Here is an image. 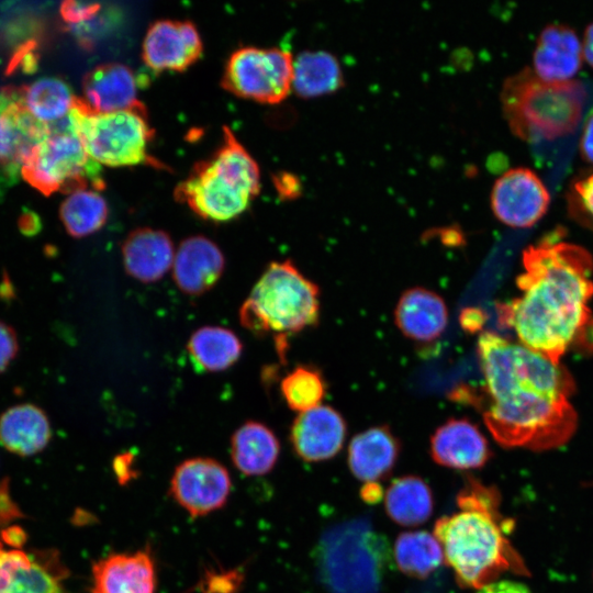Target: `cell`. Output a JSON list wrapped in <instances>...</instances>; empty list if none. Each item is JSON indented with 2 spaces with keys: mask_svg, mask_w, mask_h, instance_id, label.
Listing matches in <instances>:
<instances>
[{
  "mask_svg": "<svg viewBox=\"0 0 593 593\" xmlns=\"http://www.w3.org/2000/svg\"><path fill=\"white\" fill-rule=\"evenodd\" d=\"M477 353L488 395L482 416L497 444L544 451L572 437L574 382L560 362L492 332L479 336Z\"/></svg>",
  "mask_w": 593,
  "mask_h": 593,
  "instance_id": "cell-1",
  "label": "cell"
},
{
  "mask_svg": "<svg viewBox=\"0 0 593 593\" xmlns=\"http://www.w3.org/2000/svg\"><path fill=\"white\" fill-rule=\"evenodd\" d=\"M523 268L516 279L522 295L497 305L500 323L514 329L519 344L559 363L590 320L592 255L545 238L524 250Z\"/></svg>",
  "mask_w": 593,
  "mask_h": 593,
  "instance_id": "cell-2",
  "label": "cell"
},
{
  "mask_svg": "<svg viewBox=\"0 0 593 593\" xmlns=\"http://www.w3.org/2000/svg\"><path fill=\"white\" fill-rule=\"evenodd\" d=\"M500 494L468 477L456 497L458 512L435 522L434 536L459 586L479 590L504 572L529 575V571L507 538L512 521L500 512Z\"/></svg>",
  "mask_w": 593,
  "mask_h": 593,
  "instance_id": "cell-3",
  "label": "cell"
},
{
  "mask_svg": "<svg viewBox=\"0 0 593 593\" xmlns=\"http://www.w3.org/2000/svg\"><path fill=\"white\" fill-rule=\"evenodd\" d=\"M259 189L260 172L256 160L225 126L220 148L210 159L193 167L177 186L175 197L200 217L225 222L240 215Z\"/></svg>",
  "mask_w": 593,
  "mask_h": 593,
  "instance_id": "cell-4",
  "label": "cell"
},
{
  "mask_svg": "<svg viewBox=\"0 0 593 593\" xmlns=\"http://www.w3.org/2000/svg\"><path fill=\"white\" fill-rule=\"evenodd\" d=\"M314 557L329 593H378L393 560L388 539L365 519L329 528L316 545Z\"/></svg>",
  "mask_w": 593,
  "mask_h": 593,
  "instance_id": "cell-5",
  "label": "cell"
},
{
  "mask_svg": "<svg viewBox=\"0 0 593 593\" xmlns=\"http://www.w3.org/2000/svg\"><path fill=\"white\" fill-rule=\"evenodd\" d=\"M320 289L290 260L273 261L242 304L239 321L259 336L277 340L318 323Z\"/></svg>",
  "mask_w": 593,
  "mask_h": 593,
  "instance_id": "cell-6",
  "label": "cell"
},
{
  "mask_svg": "<svg viewBox=\"0 0 593 593\" xmlns=\"http://www.w3.org/2000/svg\"><path fill=\"white\" fill-rule=\"evenodd\" d=\"M584 96L578 81H546L524 69L506 79L501 100L512 131L521 138L537 141L570 133L581 118Z\"/></svg>",
  "mask_w": 593,
  "mask_h": 593,
  "instance_id": "cell-7",
  "label": "cell"
},
{
  "mask_svg": "<svg viewBox=\"0 0 593 593\" xmlns=\"http://www.w3.org/2000/svg\"><path fill=\"white\" fill-rule=\"evenodd\" d=\"M68 118L85 150L99 165L126 167L149 159L147 147L153 130L146 120L145 107L96 112L76 97Z\"/></svg>",
  "mask_w": 593,
  "mask_h": 593,
  "instance_id": "cell-8",
  "label": "cell"
},
{
  "mask_svg": "<svg viewBox=\"0 0 593 593\" xmlns=\"http://www.w3.org/2000/svg\"><path fill=\"white\" fill-rule=\"evenodd\" d=\"M22 177L42 193L101 190V165L89 157L71 128L69 118L51 125L49 133L31 150L21 169Z\"/></svg>",
  "mask_w": 593,
  "mask_h": 593,
  "instance_id": "cell-9",
  "label": "cell"
},
{
  "mask_svg": "<svg viewBox=\"0 0 593 593\" xmlns=\"http://www.w3.org/2000/svg\"><path fill=\"white\" fill-rule=\"evenodd\" d=\"M292 78L293 57L288 51L249 46L230 56L222 86L239 98L275 104L289 94Z\"/></svg>",
  "mask_w": 593,
  "mask_h": 593,
  "instance_id": "cell-10",
  "label": "cell"
},
{
  "mask_svg": "<svg viewBox=\"0 0 593 593\" xmlns=\"http://www.w3.org/2000/svg\"><path fill=\"white\" fill-rule=\"evenodd\" d=\"M232 479L227 469L212 458L182 461L170 480L174 501L191 517L209 515L222 508L231 494Z\"/></svg>",
  "mask_w": 593,
  "mask_h": 593,
  "instance_id": "cell-11",
  "label": "cell"
},
{
  "mask_svg": "<svg viewBox=\"0 0 593 593\" xmlns=\"http://www.w3.org/2000/svg\"><path fill=\"white\" fill-rule=\"evenodd\" d=\"M550 195L528 168H512L500 176L491 191V208L499 221L511 227H529L546 213Z\"/></svg>",
  "mask_w": 593,
  "mask_h": 593,
  "instance_id": "cell-12",
  "label": "cell"
},
{
  "mask_svg": "<svg viewBox=\"0 0 593 593\" xmlns=\"http://www.w3.org/2000/svg\"><path fill=\"white\" fill-rule=\"evenodd\" d=\"M51 131L19 101L15 90L0 93V182L11 183L21 174L33 147Z\"/></svg>",
  "mask_w": 593,
  "mask_h": 593,
  "instance_id": "cell-13",
  "label": "cell"
},
{
  "mask_svg": "<svg viewBox=\"0 0 593 593\" xmlns=\"http://www.w3.org/2000/svg\"><path fill=\"white\" fill-rule=\"evenodd\" d=\"M68 573L56 551L29 555L0 541V593H66Z\"/></svg>",
  "mask_w": 593,
  "mask_h": 593,
  "instance_id": "cell-14",
  "label": "cell"
},
{
  "mask_svg": "<svg viewBox=\"0 0 593 593\" xmlns=\"http://www.w3.org/2000/svg\"><path fill=\"white\" fill-rule=\"evenodd\" d=\"M201 36L190 21L159 20L147 30L142 57L155 72L183 71L202 55Z\"/></svg>",
  "mask_w": 593,
  "mask_h": 593,
  "instance_id": "cell-15",
  "label": "cell"
},
{
  "mask_svg": "<svg viewBox=\"0 0 593 593\" xmlns=\"http://www.w3.org/2000/svg\"><path fill=\"white\" fill-rule=\"evenodd\" d=\"M347 426L332 406L318 405L299 413L290 427V443L295 455L306 462L335 457L344 446Z\"/></svg>",
  "mask_w": 593,
  "mask_h": 593,
  "instance_id": "cell-16",
  "label": "cell"
},
{
  "mask_svg": "<svg viewBox=\"0 0 593 593\" xmlns=\"http://www.w3.org/2000/svg\"><path fill=\"white\" fill-rule=\"evenodd\" d=\"M156 583L148 549L113 552L92 564L90 593H156Z\"/></svg>",
  "mask_w": 593,
  "mask_h": 593,
  "instance_id": "cell-17",
  "label": "cell"
},
{
  "mask_svg": "<svg viewBox=\"0 0 593 593\" xmlns=\"http://www.w3.org/2000/svg\"><path fill=\"white\" fill-rule=\"evenodd\" d=\"M429 454L437 465L458 470L482 468L492 456L485 436L463 417H450L435 429Z\"/></svg>",
  "mask_w": 593,
  "mask_h": 593,
  "instance_id": "cell-18",
  "label": "cell"
},
{
  "mask_svg": "<svg viewBox=\"0 0 593 593\" xmlns=\"http://www.w3.org/2000/svg\"><path fill=\"white\" fill-rule=\"evenodd\" d=\"M147 78L120 63H105L83 78V101L96 112H115L143 108L137 99Z\"/></svg>",
  "mask_w": 593,
  "mask_h": 593,
  "instance_id": "cell-19",
  "label": "cell"
},
{
  "mask_svg": "<svg viewBox=\"0 0 593 593\" xmlns=\"http://www.w3.org/2000/svg\"><path fill=\"white\" fill-rule=\"evenodd\" d=\"M394 323L410 340L434 343L447 327L448 309L438 293L423 287L410 288L398 300Z\"/></svg>",
  "mask_w": 593,
  "mask_h": 593,
  "instance_id": "cell-20",
  "label": "cell"
},
{
  "mask_svg": "<svg viewBox=\"0 0 593 593\" xmlns=\"http://www.w3.org/2000/svg\"><path fill=\"white\" fill-rule=\"evenodd\" d=\"M225 267L219 246L204 236L188 237L176 250L172 277L177 287L190 295H199L219 281Z\"/></svg>",
  "mask_w": 593,
  "mask_h": 593,
  "instance_id": "cell-21",
  "label": "cell"
},
{
  "mask_svg": "<svg viewBox=\"0 0 593 593\" xmlns=\"http://www.w3.org/2000/svg\"><path fill=\"white\" fill-rule=\"evenodd\" d=\"M401 452V443L391 428L379 425L355 435L347 451V463L353 475L367 483L388 478Z\"/></svg>",
  "mask_w": 593,
  "mask_h": 593,
  "instance_id": "cell-22",
  "label": "cell"
},
{
  "mask_svg": "<svg viewBox=\"0 0 593 593\" xmlns=\"http://www.w3.org/2000/svg\"><path fill=\"white\" fill-rule=\"evenodd\" d=\"M582 58V44L577 33L567 25L549 24L538 36L533 70L546 81H569L580 69Z\"/></svg>",
  "mask_w": 593,
  "mask_h": 593,
  "instance_id": "cell-23",
  "label": "cell"
},
{
  "mask_svg": "<svg viewBox=\"0 0 593 593\" xmlns=\"http://www.w3.org/2000/svg\"><path fill=\"white\" fill-rule=\"evenodd\" d=\"M175 254L170 236L161 230H134L122 244L126 272L145 283L161 279L172 267Z\"/></svg>",
  "mask_w": 593,
  "mask_h": 593,
  "instance_id": "cell-24",
  "label": "cell"
},
{
  "mask_svg": "<svg viewBox=\"0 0 593 593\" xmlns=\"http://www.w3.org/2000/svg\"><path fill=\"white\" fill-rule=\"evenodd\" d=\"M52 438L46 413L38 406L24 403L5 410L0 416V445L21 457L41 452Z\"/></svg>",
  "mask_w": 593,
  "mask_h": 593,
  "instance_id": "cell-25",
  "label": "cell"
},
{
  "mask_svg": "<svg viewBox=\"0 0 593 593\" xmlns=\"http://www.w3.org/2000/svg\"><path fill=\"white\" fill-rule=\"evenodd\" d=\"M280 454L279 439L265 424L248 421L231 438V457L238 471L248 477L269 473Z\"/></svg>",
  "mask_w": 593,
  "mask_h": 593,
  "instance_id": "cell-26",
  "label": "cell"
},
{
  "mask_svg": "<svg viewBox=\"0 0 593 593\" xmlns=\"http://www.w3.org/2000/svg\"><path fill=\"white\" fill-rule=\"evenodd\" d=\"M384 507L388 516L401 526L421 525L434 510L432 489L417 475L396 478L385 490Z\"/></svg>",
  "mask_w": 593,
  "mask_h": 593,
  "instance_id": "cell-27",
  "label": "cell"
},
{
  "mask_svg": "<svg viewBox=\"0 0 593 593\" xmlns=\"http://www.w3.org/2000/svg\"><path fill=\"white\" fill-rule=\"evenodd\" d=\"M343 85L338 59L326 51H304L293 58L292 88L303 98L332 93Z\"/></svg>",
  "mask_w": 593,
  "mask_h": 593,
  "instance_id": "cell-28",
  "label": "cell"
},
{
  "mask_svg": "<svg viewBox=\"0 0 593 593\" xmlns=\"http://www.w3.org/2000/svg\"><path fill=\"white\" fill-rule=\"evenodd\" d=\"M14 90L23 108L35 120L48 126L65 120L76 99L69 86L59 78H42Z\"/></svg>",
  "mask_w": 593,
  "mask_h": 593,
  "instance_id": "cell-29",
  "label": "cell"
},
{
  "mask_svg": "<svg viewBox=\"0 0 593 593\" xmlns=\"http://www.w3.org/2000/svg\"><path fill=\"white\" fill-rule=\"evenodd\" d=\"M187 348L197 367L216 372L232 367L238 360L243 345L228 328L203 326L190 336Z\"/></svg>",
  "mask_w": 593,
  "mask_h": 593,
  "instance_id": "cell-30",
  "label": "cell"
},
{
  "mask_svg": "<svg viewBox=\"0 0 593 593\" xmlns=\"http://www.w3.org/2000/svg\"><path fill=\"white\" fill-rule=\"evenodd\" d=\"M392 555L401 572L419 580L429 577L445 562L439 541L425 530L401 533L394 541Z\"/></svg>",
  "mask_w": 593,
  "mask_h": 593,
  "instance_id": "cell-31",
  "label": "cell"
},
{
  "mask_svg": "<svg viewBox=\"0 0 593 593\" xmlns=\"http://www.w3.org/2000/svg\"><path fill=\"white\" fill-rule=\"evenodd\" d=\"M109 214L104 198L92 189H80L68 194L60 205V220L69 235L85 237L99 231Z\"/></svg>",
  "mask_w": 593,
  "mask_h": 593,
  "instance_id": "cell-32",
  "label": "cell"
},
{
  "mask_svg": "<svg viewBox=\"0 0 593 593\" xmlns=\"http://www.w3.org/2000/svg\"><path fill=\"white\" fill-rule=\"evenodd\" d=\"M326 388L322 372L306 365L295 367L280 383V391L287 405L299 413L321 405Z\"/></svg>",
  "mask_w": 593,
  "mask_h": 593,
  "instance_id": "cell-33",
  "label": "cell"
},
{
  "mask_svg": "<svg viewBox=\"0 0 593 593\" xmlns=\"http://www.w3.org/2000/svg\"><path fill=\"white\" fill-rule=\"evenodd\" d=\"M101 10L98 2L65 1L60 5L61 18L71 26H78L93 20Z\"/></svg>",
  "mask_w": 593,
  "mask_h": 593,
  "instance_id": "cell-34",
  "label": "cell"
},
{
  "mask_svg": "<svg viewBox=\"0 0 593 593\" xmlns=\"http://www.w3.org/2000/svg\"><path fill=\"white\" fill-rule=\"evenodd\" d=\"M19 350V342L14 329L0 321V373L3 372Z\"/></svg>",
  "mask_w": 593,
  "mask_h": 593,
  "instance_id": "cell-35",
  "label": "cell"
},
{
  "mask_svg": "<svg viewBox=\"0 0 593 593\" xmlns=\"http://www.w3.org/2000/svg\"><path fill=\"white\" fill-rule=\"evenodd\" d=\"M579 206L593 227V171L574 184Z\"/></svg>",
  "mask_w": 593,
  "mask_h": 593,
  "instance_id": "cell-36",
  "label": "cell"
},
{
  "mask_svg": "<svg viewBox=\"0 0 593 593\" xmlns=\"http://www.w3.org/2000/svg\"><path fill=\"white\" fill-rule=\"evenodd\" d=\"M273 184L282 199H293L301 192V183L298 178L288 172L273 176Z\"/></svg>",
  "mask_w": 593,
  "mask_h": 593,
  "instance_id": "cell-37",
  "label": "cell"
},
{
  "mask_svg": "<svg viewBox=\"0 0 593 593\" xmlns=\"http://www.w3.org/2000/svg\"><path fill=\"white\" fill-rule=\"evenodd\" d=\"M475 593H530V591L524 583L501 580L482 586Z\"/></svg>",
  "mask_w": 593,
  "mask_h": 593,
  "instance_id": "cell-38",
  "label": "cell"
},
{
  "mask_svg": "<svg viewBox=\"0 0 593 593\" xmlns=\"http://www.w3.org/2000/svg\"><path fill=\"white\" fill-rule=\"evenodd\" d=\"M484 314L478 309H466L460 314V324L468 332H477L484 323Z\"/></svg>",
  "mask_w": 593,
  "mask_h": 593,
  "instance_id": "cell-39",
  "label": "cell"
},
{
  "mask_svg": "<svg viewBox=\"0 0 593 593\" xmlns=\"http://www.w3.org/2000/svg\"><path fill=\"white\" fill-rule=\"evenodd\" d=\"M580 145L583 157L593 163V113L585 123Z\"/></svg>",
  "mask_w": 593,
  "mask_h": 593,
  "instance_id": "cell-40",
  "label": "cell"
},
{
  "mask_svg": "<svg viewBox=\"0 0 593 593\" xmlns=\"http://www.w3.org/2000/svg\"><path fill=\"white\" fill-rule=\"evenodd\" d=\"M360 496L368 504L379 503L383 497V490L379 482H367L360 489Z\"/></svg>",
  "mask_w": 593,
  "mask_h": 593,
  "instance_id": "cell-41",
  "label": "cell"
},
{
  "mask_svg": "<svg viewBox=\"0 0 593 593\" xmlns=\"http://www.w3.org/2000/svg\"><path fill=\"white\" fill-rule=\"evenodd\" d=\"M2 539L5 544L14 547L22 546L26 540V534L18 526L2 530Z\"/></svg>",
  "mask_w": 593,
  "mask_h": 593,
  "instance_id": "cell-42",
  "label": "cell"
},
{
  "mask_svg": "<svg viewBox=\"0 0 593 593\" xmlns=\"http://www.w3.org/2000/svg\"><path fill=\"white\" fill-rule=\"evenodd\" d=\"M131 465H132V457L128 454L121 455L116 458L114 461V469L115 473L119 477L120 481H123L130 478V471H131Z\"/></svg>",
  "mask_w": 593,
  "mask_h": 593,
  "instance_id": "cell-43",
  "label": "cell"
},
{
  "mask_svg": "<svg viewBox=\"0 0 593 593\" xmlns=\"http://www.w3.org/2000/svg\"><path fill=\"white\" fill-rule=\"evenodd\" d=\"M582 51L583 57L593 67V22L585 29Z\"/></svg>",
  "mask_w": 593,
  "mask_h": 593,
  "instance_id": "cell-44",
  "label": "cell"
}]
</instances>
